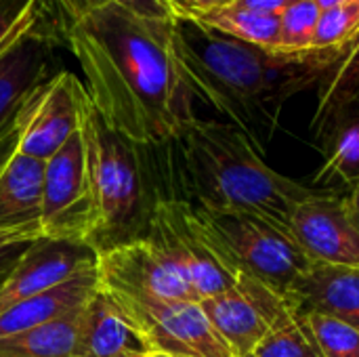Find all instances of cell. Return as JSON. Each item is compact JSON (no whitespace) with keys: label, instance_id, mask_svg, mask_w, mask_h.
<instances>
[{"label":"cell","instance_id":"obj_1","mask_svg":"<svg viewBox=\"0 0 359 357\" xmlns=\"http://www.w3.org/2000/svg\"><path fill=\"white\" fill-rule=\"evenodd\" d=\"M172 21L107 4L61 34L101 120L137 145L170 143L198 118L172 53Z\"/></svg>","mask_w":359,"mask_h":357},{"label":"cell","instance_id":"obj_2","mask_svg":"<svg viewBox=\"0 0 359 357\" xmlns=\"http://www.w3.org/2000/svg\"><path fill=\"white\" fill-rule=\"evenodd\" d=\"M172 53L194 99L238 126L261 151L273 141L286 101L320 86L341 57V50L261 48L196 19L172 21Z\"/></svg>","mask_w":359,"mask_h":357},{"label":"cell","instance_id":"obj_3","mask_svg":"<svg viewBox=\"0 0 359 357\" xmlns=\"http://www.w3.org/2000/svg\"><path fill=\"white\" fill-rule=\"evenodd\" d=\"M147 149L160 198L252 215L288 234L294 208L318 191L271 168L248 135L221 120L196 118L179 139Z\"/></svg>","mask_w":359,"mask_h":357},{"label":"cell","instance_id":"obj_4","mask_svg":"<svg viewBox=\"0 0 359 357\" xmlns=\"http://www.w3.org/2000/svg\"><path fill=\"white\" fill-rule=\"evenodd\" d=\"M78 133L93 200L90 250L101 255L141 240L160 198L147 145H137L111 130L88 95L82 103Z\"/></svg>","mask_w":359,"mask_h":357},{"label":"cell","instance_id":"obj_5","mask_svg":"<svg viewBox=\"0 0 359 357\" xmlns=\"http://www.w3.org/2000/svg\"><path fill=\"white\" fill-rule=\"evenodd\" d=\"M194 208L238 280L252 278L290 301L294 284L307 274L311 261L288 231L244 213Z\"/></svg>","mask_w":359,"mask_h":357},{"label":"cell","instance_id":"obj_6","mask_svg":"<svg viewBox=\"0 0 359 357\" xmlns=\"http://www.w3.org/2000/svg\"><path fill=\"white\" fill-rule=\"evenodd\" d=\"M105 295L135 330L149 357H236L206 318L200 301Z\"/></svg>","mask_w":359,"mask_h":357},{"label":"cell","instance_id":"obj_7","mask_svg":"<svg viewBox=\"0 0 359 357\" xmlns=\"http://www.w3.org/2000/svg\"><path fill=\"white\" fill-rule=\"evenodd\" d=\"M143 238L177 269L198 301L238 284V278L204 229L196 208L185 200L158 198Z\"/></svg>","mask_w":359,"mask_h":357},{"label":"cell","instance_id":"obj_8","mask_svg":"<svg viewBox=\"0 0 359 357\" xmlns=\"http://www.w3.org/2000/svg\"><path fill=\"white\" fill-rule=\"evenodd\" d=\"M40 236L84 246L90 244L93 200L80 133L44 162Z\"/></svg>","mask_w":359,"mask_h":357},{"label":"cell","instance_id":"obj_9","mask_svg":"<svg viewBox=\"0 0 359 357\" xmlns=\"http://www.w3.org/2000/svg\"><path fill=\"white\" fill-rule=\"evenodd\" d=\"M84 99L82 80L74 72L59 69L23 107L17 151L42 162L50 160L78 133Z\"/></svg>","mask_w":359,"mask_h":357},{"label":"cell","instance_id":"obj_10","mask_svg":"<svg viewBox=\"0 0 359 357\" xmlns=\"http://www.w3.org/2000/svg\"><path fill=\"white\" fill-rule=\"evenodd\" d=\"M290 234L311 263L359 269V225L341 194L318 189L290 219Z\"/></svg>","mask_w":359,"mask_h":357},{"label":"cell","instance_id":"obj_11","mask_svg":"<svg viewBox=\"0 0 359 357\" xmlns=\"http://www.w3.org/2000/svg\"><path fill=\"white\" fill-rule=\"evenodd\" d=\"M97 278L105 292L198 301L187 282L147 238L97 255Z\"/></svg>","mask_w":359,"mask_h":357},{"label":"cell","instance_id":"obj_12","mask_svg":"<svg viewBox=\"0 0 359 357\" xmlns=\"http://www.w3.org/2000/svg\"><path fill=\"white\" fill-rule=\"evenodd\" d=\"M200 305L236 357H248L267 335L271 320L292 303L265 284L240 276L233 288L206 297Z\"/></svg>","mask_w":359,"mask_h":357},{"label":"cell","instance_id":"obj_13","mask_svg":"<svg viewBox=\"0 0 359 357\" xmlns=\"http://www.w3.org/2000/svg\"><path fill=\"white\" fill-rule=\"evenodd\" d=\"M57 44L61 40L44 23L40 8L36 27L0 57V137L17 126L32 95L59 72L55 57Z\"/></svg>","mask_w":359,"mask_h":357},{"label":"cell","instance_id":"obj_14","mask_svg":"<svg viewBox=\"0 0 359 357\" xmlns=\"http://www.w3.org/2000/svg\"><path fill=\"white\" fill-rule=\"evenodd\" d=\"M95 263L97 255L88 246L40 236L27 246L8 278L0 284V314L72 280Z\"/></svg>","mask_w":359,"mask_h":357},{"label":"cell","instance_id":"obj_15","mask_svg":"<svg viewBox=\"0 0 359 357\" xmlns=\"http://www.w3.org/2000/svg\"><path fill=\"white\" fill-rule=\"evenodd\" d=\"M44 162L17 149L0 168V231L40 238Z\"/></svg>","mask_w":359,"mask_h":357},{"label":"cell","instance_id":"obj_16","mask_svg":"<svg viewBox=\"0 0 359 357\" xmlns=\"http://www.w3.org/2000/svg\"><path fill=\"white\" fill-rule=\"evenodd\" d=\"M290 303L297 311H318L359 330V269L311 263L294 284Z\"/></svg>","mask_w":359,"mask_h":357},{"label":"cell","instance_id":"obj_17","mask_svg":"<svg viewBox=\"0 0 359 357\" xmlns=\"http://www.w3.org/2000/svg\"><path fill=\"white\" fill-rule=\"evenodd\" d=\"M322 164L311 179L313 189L351 191L359 185V103L334 116L316 137Z\"/></svg>","mask_w":359,"mask_h":357},{"label":"cell","instance_id":"obj_18","mask_svg":"<svg viewBox=\"0 0 359 357\" xmlns=\"http://www.w3.org/2000/svg\"><path fill=\"white\" fill-rule=\"evenodd\" d=\"M74 357H149L111 299L97 288L82 309Z\"/></svg>","mask_w":359,"mask_h":357},{"label":"cell","instance_id":"obj_19","mask_svg":"<svg viewBox=\"0 0 359 357\" xmlns=\"http://www.w3.org/2000/svg\"><path fill=\"white\" fill-rule=\"evenodd\" d=\"M97 288H99V278H97V263H95L93 267H86L72 280L55 288H48L36 297H29L13 305L4 314H0V339L46 324L84 305L95 295Z\"/></svg>","mask_w":359,"mask_h":357},{"label":"cell","instance_id":"obj_20","mask_svg":"<svg viewBox=\"0 0 359 357\" xmlns=\"http://www.w3.org/2000/svg\"><path fill=\"white\" fill-rule=\"evenodd\" d=\"M84 305L36 328L0 339V357H74Z\"/></svg>","mask_w":359,"mask_h":357},{"label":"cell","instance_id":"obj_21","mask_svg":"<svg viewBox=\"0 0 359 357\" xmlns=\"http://www.w3.org/2000/svg\"><path fill=\"white\" fill-rule=\"evenodd\" d=\"M359 103V34L345 46L337 63L318 86V105L311 118L313 137L343 109Z\"/></svg>","mask_w":359,"mask_h":357},{"label":"cell","instance_id":"obj_22","mask_svg":"<svg viewBox=\"0 0 359 357\" xmlns=\"http://www.w3.org/2000/svg\"><path fill=\"white\" fill-rule=\"evenodd\" d=\"M196 21L236 40L269 50H280V17L261 15L227 4L196 17Z\"/></svg>","mask_w":359,"mask_h":357},{"label":"cell","instance_id":"obj_23","mask_svg":"<svg viewBox=\"0 0 359 357\" xmlns=\"http://www.w3.org/2000/svg\"><path fill=\"white\" fill-rule=\"evenodd\" d=\"M107 4H120L135 15L147 19H172V15L160 0H40L42 19L59 36V40L65 25Z\"/></svg>","mask_w":359,"mask_h":357},{"label":"cell","instance_id":"obj_24","mask_svg":"<svg viewBox=\"0 0 359 357\" xmlns=\"http://www.w3.org/2000/svg\"><path fill=\"white\" fill-rule=\"evenodd\" d=\"M248 357H320L299 311L288 305L273 320Z\"/></svg>","mask_w":359,"mask_h":357},{"label":"cell","instance_id":"obj_25","mask_svg":"<svg viewBox=\"0 0 359 357\" xmlns=\"http://www.w3.org/2000/svg\"><path fill=\"white\" fill-rule=\"evenodd\" d=\"M320 357H359V330L318 311H299Z\"/></svg>","mask_w":359,"mask_h":357},{"label":"cell","instance_id":"obj_26","mask_svg":"<svg viewBox=\"0 0 359 357\" xmlns=\"http://www.w3.org/2000/svg\"><path fill=\"white\" fill-rule=\"evenodd\" d=\"M359 34V0H351L320 15L313 50H345Z\"/></svg>","mask_w":359,"mask_h":357},{"label":"cell","instance_id":"obj_27","mask_svg":"<svg viewBox=\"0 0 359 357\" xmlns=\"http://www.w3.org/2000/svg\"><path fill=\"white\" fill-rule=\"evenodd\" d=\"M322 11L313 0H299L280 15V50L305 53L313 50V36Z\"/></svg>","mask_w":359,"mask_h":357},{"label":"cell","instance_id":"obj_28","mask_svg":"<svg viewBox=\"0 0 359 357\" xmlns=\"http://www.w3.org/2000/svg\"><path fill=\"white\" fill-rule=\"evenodd\" d=\"M40 19V0H0V57Z\"/></svg>","mask_w":359,"mask_h":357},{"label":"cell","instance_id":"obj_29","mask_svg":"<svg viewBox=\"0 0 359 357\" xmlns=\"http://www.w3.org/2000/svg\"><path fill=\"white\" fill-rule=\"evenodd\" d=\"M38 240L29 234H8L0 231V284L8 278L21 255L27 250V246Z\"/></svg>","mask_w":359,"mask_h":357},{"label":"cell","instance_id":"obj_30","mask_svg":"<svg viewBox=\"0 0 359 357\" xmlns=\"http://www.w3.org/2000/svg\"><path fill=\"white\" fill-rule=\"evenodd\" d=\"M172 19H196L208 11L231 4V0H160Z\"/></svg>","mask_w":359,"mask_h":357},{"label":"cell","instance_id":"obj_31","mask_svg":"<svg viewBox=\"0 0 359 357\" xmlns=\"http://www.w3.org/2000/svg\"><path fill=\"white\" fill-rule=\"evenodd\" d=\"M299 0H231V6L252 11V13H261V15L280 17L282 13H286Z\"/></svg>","mask_w":359,"mask_h":357},{"label":"cell","instance_id":"obj_32","mask_svg":"<svg viewBox=\"0 0 359 357\" xmlns=\"http://www.w3.org/2000/svg\"><path fill=\"white\" fill-rule=\"evenodd\" d=\"M17 141H19V122H17V126L13 130H8L4 137H0V168L13 156V151L17 149Z\"/></svg>","mask_w":359,"mask_h":357},{"label":"cell","instance_id":"obj_33","mask_svg":"<svg viewBox=\"0 0 359 357\" xmlns=\"http://www.w3.org/2000/svg\"><path fill=\"white\" fill-rule=\"evenodd\" d=\"M343 198H345V204H347L351 219L359 225V185L355 189H351L349 194H343Z\"/></svg>","mask_w":359,"mask_h":357},{"label":"cell","instance_id":"obj_34","mask_svg":"<svg viewBox=\"0 0 359 357\" xmlns=\"http://www.w3.org/2000/svg\"><path fill=\"white\" fill-rule=\"evenodd\" d=\"M316 4H318V8L324 13V11H330V8H337V6H341V4H347V2H351V0H313Z\"/></svg>","mask_w":359,"mask_h":357}]
</instances>
